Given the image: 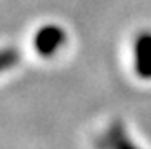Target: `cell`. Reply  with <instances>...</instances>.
Masks as SVG:
<instances>
[{"mask_svg": "<svg viewBox=\"0 0 151 149\" xmlns=\"http://www.w3.org/2000/svg\"><path fill=\"white\" fill-rule=\"evenodd\" d=\"M133 67L140 79H151V32L142 31L133 42Z\"/></svg>", "mask_w": 151, "mask_h": 149, "instance_id": "2", "label": "cell"}, {"mask_svg": "<svg viewBox=\"0 0 151 149\" xmlns=\"http://www.w3.org/2000/svg\"><path fill=\"white\" fill-rule=\"evenodd\" d=\"M67 43V32L58 24H45L38 29L32 36V47L38 56L52 58Z\"/></svg>", "mask_w": 151, "mask_h": 149, "instance_id": "1", "label": "cell"}, {"mask_svg": "<svg viewBox=\"0 0 151 149\" xmlns=\"http://www.w3.org/2000/svg\"><path fill=\"white\" fill-rule=\"evenodd\" d=\"M20 61V52L16 49L6 47V49H0V74L7 72L9 68H14Z\"/></svg>", "mask_w": 151, "mask_h": 149, "instance_id": "4", "label": "cell"}, {"mask_svg": "<svg viewBox=\"0 0 151 149\" xmlns=\"http://www.w3.org/2000/svg\"><path fill=\"white\" fill-rule=\"evenodd\" d=\"M106 144L110 149H137V145L128 138V135L124 133V129L119 122H115L110 131L106 133Z\"/></svg>", "mask_w": 151, "mask_h": 149, "instance_id": "3", "label": "cell"}]
</instances>
